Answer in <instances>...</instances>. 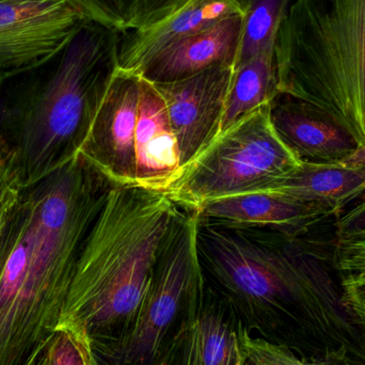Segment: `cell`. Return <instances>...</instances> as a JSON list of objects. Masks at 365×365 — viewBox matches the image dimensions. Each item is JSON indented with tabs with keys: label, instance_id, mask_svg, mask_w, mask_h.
Segmentation results:
<instances>
[{
	"label": "cell",
	"instance_id": "11",
	"mask_svg": "<svg viewBox=\"0 0 365 365\" xmlns=\"http://www.w3.org/2000/svg\"><path fill=\"white\" fill-rule=\"evenodd\" d=\"M242 28V14L227 17L167 47L145 62L137 74L153 83H167L212 68H234Z\"/></svg>",
	"mask_w": 365,
	"mask_h": 365
},
{
	"label": "cell",
	"instance_id": "18",
	"mask_svg": "<svg viewBox=\"0 0 365 365\" xmlns=\"http://www.w3.org/2000/svg\"><path fill=\"white\" fill-rule=\"evenodd\" d=\"M242 28L234 68L265 51H274L281 24L291 0H240Z\"/></svg>",
	"mask_w": 365,
	"mask_h": 365
},
{
	"label": "cell",
	"instance_id": "29",
	"mask_svg": "<svg viewBox=\"0 0 365 365\" xmlns=\"http://www.w3.org/2000/svg\"><path fill=\"white\" fill-rule=\"evenodd\" d=\"M340 163L351 168L365 170V145L354 150L349 155L340 160Z\"/></svg>",
	"mask_w": 365,
	"mask_h": 365
},
{
	"label": "cell",
	"instance_id": "17",
	"mask_svg": "<svg viewBox=\"0 0 365 365\" xmlns=\"http://www.w3.org/2000/svg\"><path fill=\"white\" fill-rule=\"evenodd\" d=\"M278 96L280 91L274 51L259 53L234 68L219 135L253 111L269 105Z\"/></svg>",
	"mask_w": 365,
	"mask_h": 365
},
{
	"label": "cell",
	"instance_id": "15",
	"mask_svg": "<svg viewBox=\"0 0 365 365\" xmlns=\"http://www.w3.org/2000/svg\"><path fill=\"white\" fill-rule=\"evenodd\" d=\"M252 192L282 195L338 216L349 203L364 195L365 170L340 162H302L297 170Z\"/></svg>",
	"mask_w": 365,
	"mask_h": 365
},
{
	"label": "cell",
	"instance_id": "2",
	"mask_svg": "<svg viewBox=\"0 0 365 365\" xmlns=\"http://www.w3.org/2000/svg\"><path fill=\"white\" fill-rule=\"evenodd\" d=\"M199 246L236 297L297 327L310 362L365 365V323L317 253L295 242H257L212 227L199 230Z\"/></svg>",
	"mask_w": 365,
	"mask_h": 365
},
{
	"label": "cell",
	"instance_id": "3",
	"mask_svg": "<svg viewBox=\"0 0 365 365\" xmlns=\"http://www.w3.org/2000/svg\"><path fill=\"white\" fill-rule=\"evenodd\" d=\"M179 208L163 191L115 185L83 246L57 329L85 334L92 347L98 336L128 331L186 216Z\"/></svg>",
	"mask_w": 365,
	"mask_h": 365
},
{
	"label": "cell",
	"instance_id": "19",
	"mask_svg": "<svg viewBox=\"0 0 365 365\" xmlns=\"http://www.w3.org/2000/svg\"><path fill=\"white\" fill-rule=\"evenodd\" d=\"M200 365H235L238 339L225 319L206 311L191 323Z\"/></svg>",
	"mask_w": 365,
	"mask_h": 365
},
{
	"label": "cell",
	"instance_id": "4",
	"mask_svg": "<svg viewBox=\"0 0 365 365\" xmlns=\"http://www.w3.org/2000/svg\"><path fill=\"white\" fill-rule=\"evenodd\" d=\"M121 34L89 21L44 78L0 96V160L21 188L76 158L118 68Z\"/></svg>",
	"mask_w": 365,
	"mask_h": 365
},
{
	"label": "cell",
	"instance_id": "7",
	"mask_svg": "<svg viewBox=\"0 0 365 365\" xmlns=\"http://www.w3.org/2000/svg\"><path fill=\"white\" fill-rule=\"evenodd\" d=\"M199 230V216L189 212L165 247L140 310L118 347L124 364H151L185 302L195 297L201 281Z\"/></svg>",
	"mask_w": 365,
	"mask_h": 365
},
{
	"label": "cell",
	"instance_id": "12",
	"mask_svg": "<svg viewBox=\"0 0 365 365\" xmlns=\"http://www.w3.org/2000/svg\"><path fill=\"white\" fill-rule=\"evenodd\" d=\"M135 152L136 186L165 192L181 175L179 145L166 104L155 85L143 76Z\"/></svg>",
	"mask_w": 365,
	"mask_h": 365
},
{
	"label": "cell",
	"instance_id": "20",
	"mask_svg": "<svg viewBox=\"0 0 365 365\" xmlns=\"http://www.w3.org/2000/svg\"><path fill=\"white\" fill-rule=\"evenodd\" d=\"M44 365H96L91 341L81 332L58 328L47 347Z\"/></svg>",
	"mask_w": 365,
	"mask_h": 365
},
{
	"label": "cell",
	"instance_id": "23",
	"mask_svg": "<svg viewBox=\"0 0 365 365\" xmlns=\"http://www.w3.org/2000/svg\"><path fill=\"white\" fill-rule=\"evenodd\" d=\"M334 266L344 274H365V238L336 240Z\"/></svg>",
	"mask_w": 365,
	"mask_h": 365
},
{
	"label": "cell",
	"instance_id": "21",
	"mask_svg": "<svg viewBox=\"0 0 365 365\" xmlns=\"http://www.w3.org/2000/svg\"><path fill=\"white\" fill-rule=\"evenodd\" d=\"M242 365H302L293 351L285 345L276 344L251 336L240 330L237 336Z\"/></svg>",
	"mask_w": 365,
	"mask_h": 365
},
{
	"label": "cell",
	"instance_id": "14",
	"mask_svg": "<svg viewBox=\"0 0 365 365\" xmlns=\"http://www.w3.org/2000/svg\"><path fill=\"white\" fill-rule=\"evenodd\" d=\"M270 120L281 140L302 162H340L357 149L343 128L289 96L280 94L270 103Z\"/></svg>",
	"mask_w": 365,
	"mask_h": 365
},
{
	"label": "cell",
	"instance_id": "13",
	"mask_svg": "<svg viewBox=\"0 0 365 365\" xmlns=\"http://www.w3.org/2000/svg\"><path fill=\"white\" fill-rule=\"evenodd\" d=\"M237 14H242L240 0H193L173 16L155 25L122 34L118 66L137 73L145 62L167 47Z\"/></svg>",
	"mask_w": 365,
	"mask_h": 365
},
{
	"label": "cell",
	"instance_id": "35",
	"mask_svg": "<svg viewBox=\"0 0 365 365\" xmlns=\"http://www.w3.org/2000/svg\"><path fill=\"white\" fill-rule=\"evenodd\" d=\"M2 85H4V83H0V90H1Z\"/></svg>",
	"mask_w": 365,
	"mask_h": 365
},
{
	"label": "cell",
	"instance_id": "31",
	"mask_svg": "<svg viewBox=\"0 0 365 365\" xmlns=\"http://www.w3.org/2000/svg\"><path fill=\"white\" fill-rule=\"evenodd\" d=\"M51 339H49V340L43 345V346H41L40 349H38V351L32 356L31 359H30L26 365H38L40 364L41 359H42L43 356H44L47 346H48L49 342H51Z\"/></svg>",
	"mask_w": 365,
	"mask_h": 365
},
{
	"label": "cell",
	"instance_id": "10",
	"mask_svg": "<svg viewBox=\"0 0 365 365\" xmlns=\"http://www.w3.org/2000/svg\"><path fill=\"white\" fill-rule=\"evenodd\" d=\"M233 71L212 68L175 83H154L177 137L182 171L218 137Z\"/></svg>",
	"mask_w": 365,
	"mask_h": 365
},
{
	"label": "cell",
	"instance_id": "25",
	"mask_svg": "<svg viewBox=\"0 0 365 365\" xmlns=\"http://www.w3.org/2000/svg\"><path fill=\"white\" fill-rule=\"evenodd\" d=\"M21 189V185L14 175L0 160V237L8 221L9 215L19 199Z\"/></svg>",
	"mask_w": 365,
	"mask_h": 365
},
{
	"label": "cell",
	"instance_id": "33",
	"mask_svg": "<svg viewBox=\"0 0 365 365\" xmlns=\"http://www.w3.org/2000/svg\"><path fill=\"white\" fill-rule=\"evenodd\" d=\"M302 365H326V364H312V362H304Z\"/></svg>",
	"mask_w": 365,
	"mask_h": 365
},
{
	"label": "cell",
	"instance_id": "6",
	"mask_svg": "<svg viewBox=\"0 0 365 365\" xmlns=\"http://www.w3.org/2000/svg\"><path fill=\"white\" fill-rule=\"evenodd\" d=\"M302 163L277 134L266 105L218 135L165 192L197 214L215 200L252 192L287 177Z\"/></svg>",
	"mask_w": 365,
	"mask_h": 365
},
{
	"label": "cell",
	"instance_id": "30",
	"mask_svg": "<svg viewBox=\"0 0 365 365\" xmlns=\"http://www.w3.org/2000/svg\"><path fill=\"white\" fill-rule=\"evenodd\" d=\"M185 365H200L197 343H195V334L191 329L189 331L188 343H187L186 364Z\"/></svg>",
	"mask_w": 365,
	"mask_h": 365
},
{
	"label": "cell",
	"instance_id": "1",
	"mask_svg": "<svg viewBox=\"0 0 365 365\" xmlns=\"http://www.w3.org/2000/svg\"><path fill=\"white\" fill-rule=\"evenodd\" d=\"M113 182L77 154L21 189L0 237V365H26L51 338Z\"/></svg>",
	"mask_w": 365,
	"mask_h": 365
},
{
	"label": "cell",
	"instance_id": "28",
	"mask_svg": "<svg viewBox=\"0 0 365 365\" xmlns=\"http://www.w3.org/2000/svg\"><path fill=\"white\" fill-rule=\"evenodd\" d=\"M108 2L117 16L123 23L124 32L128 31L133 19L136 14L138 0H108Z\"/></svg>",
	"mask_w": 365,
	"mask_h": 365
},
{
	"label": "cell",
	"instance_id": "32",
	"mask_svg": "<svg viewBox=\"0 0 365 365\" xmlns=\"http://www.w3.org/2000/svg\"><path fill=\"white\" fill-rule=\"evenodd\" d=\"M235 365H242V358L240 355V347L237 349V357H236Z\"/></svg>",
	"mask_w": 365,
	"mask_h": 365
},
{
	"label": "cell",
	"instance_id": "27",
	"mask_svg": "<svg viewBox=\"0 0 365 365\" xmlns=\"http://www.w3.org/2000/svg\"><path fill=\"white\" fill-rule=\"evenodd\" d=\"M92 21L113 28L123 34L124 25L109 4L108 0H75Z\"/></svg>",
	"mask_w": 365,
	"mask_h": 365
},
{
	"label": "cell",
	"instance_id": "24",
	"mask_svg": "<svg viewBox=\"0 0 365 365\" xmlns=\"http://www.w3.org/2000/svg\"><path fill=\"white\" fill-rule=\"evenodd\" d=\"M336 240L365 238V199L339 217L336 223Z\"/></svg>",
	"mask_w": 365,
	"mask_h": 365
},
{
	"label": "cell",
	"instance_id": "26",
	"mask_svg": "<svg viewBox=\"0 0 365 365\" xmlns=\"http://www.w3.org/2000/svg\"><path fill=\"white\" fill-rule=\"evenodd\" d=\"M341 287L347 306L365 323V274H345Z\"/></svg>",
	"mask_w": 365,
	"mask_h": 365
},
{
	"label": "cell",
	"instance_id": "34",
	"mask_svg": "<svg viewBox=\"0 0 365 365\" xmlns=\"http://www.w3.org/2000/svg\"><path fill=\"white\" fill-rule=\"evenodd\" d=\"M45 355H46V351H45L44 356H43L42 359H41L40 364L38 365H44Z\"/></svg>",
	"mask_w": 365,
	"mask_h": 365
},
{
	"label": "cell",
	"instance_id": "8",
	"mask_svg": "<svg viewBox=\"0 0 365 365\" xmlns=\"http://www.w3.org/2000/svg\"><path fill=\"white\" fill-rule=\"evenodd\" d=\"M89 21L75 0H0V83L55 61Z\"/></svg>",
	"mask_w": 365,
	"mask_h": 365
},
{
	"label": "cell",
	"instance_id": "16",
	"mask_svg": "<svg viewBox=\"0 0 365 365\" xmlns=\"http://www.w3.org/2000/svg\"><path fill=\"white\" fill-rule=\"evenodd\" d=\"M197 215L222 222L272 227L287 237L330 217L317 206L266 192L242 193L215 200Z\"/></svg>",
	"mask_w": 365,
	"mask_h": 365
},
{
	"label": "cell",
	"instance_id": "22",
	"mask_svg": "<svg viewBox=\"0 0 365 365\" xmlns=\"http://www.w3.org/2000/svg\"><path fill=\"white\" fill-rule=\"evenodd\" d=\"M192 1L193 0H138L136 14L128 30L143 29L155 25L173 16Z\"/></svg>",
	"mask_w": 365,
	"mask_h": 365
},
{
	"label": "cell",
	"instance_id": "5",
	"mask_svg": "<svg viewBox=\"0 0 365 365\" xmlns=\"http://www.w3.org/2000/svg\"><path fill=\"white\" fill-rule=\"evenodd\" d=\"M274 55L280 94L365 145V0H291Z\"/></svg>",
	"mask_w": 365,
	"mask_h": 365
},
{
	"label": "cell",
	"instance_id": "9",
	"mask_svg": "<svg viewBox=\"0 0 365 365\" xmlns=\"http://www.w3.org/2000/svg\"><path fill=\"white\" fill-rule=\"evenodd\" d=\"M141 76L118 66L98 100L78 154L115 185L136 186Z\"/></svg>",
	"mask_w": 365,
	"mask_h": 365
}]
</instances>
